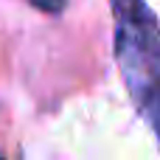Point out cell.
I'll return each instance as SVG.
<instances>
[{"label": "cell", "mask_w": 160, "mask_h": 160, "mask_svg": "<svg viewBox=\"0 0 160 160\" xmlns=\"http://www.w3.org/2000/svg\"><path fill=\"white\" fill-rule=\"evenodd\" d=\"M121 79L160 146V25L143 0H110Z\"/></svg>", "instance_id": "obj_1"}, {"label": "cell", "mask_w": 160, "mask_h": 160, "mask_svg": "<svg viewBox=\"0 0 160 160\" xmlns=\"http://www.w3.org/2000/svg\"><path fill=\"white\" fill-rule=\"evenodd\" d=\"M37 8H42V11H59L62 6H65V0H31Z\"/></svg>", "instance_id": "obj_2"}]
</instances>
